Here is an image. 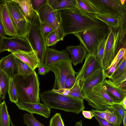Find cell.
<instances>
[{
	"mask_svg": "<svg viewBox=\"0 0 126 126\" xmlns=\"http://www.w3.org/2000/svg\"><path fill=\"white\" fill-rule=\"evenodd\" d=\"M58 11L64 37L89 30H101L107 33L108 31L106 24L94 18L93 14L85 13L77 8Z\"/></svg>",
	"mask_w": 126,
	"mask_h": 126,
	"instance_id": "6da1fadb",
	"label": "cell"
},
{
	"mask_svg": "<svg viewBox=\"0 0 126 126\" xmlns=\"http://www.w3.org/2000/svg\"><path fill=\"white\" fill-rule=\"evenodd\" d=\"M39 95L42 101L50 109L78 114L85 108L83 99L63 96L53 92L51 89L42 92Z\"/></svg>",
	"mask_w": 126,
	"mask_h": 126,
	"instance_id": "7a4b0ae2",
	"label": "cell"
},
{
	"mask_svg": "<svg viewBox=\"0 0 126 126\" xmlns=\"http://www.w3.org/2000/svg\"><path fill=\"white\" fill-rule=\"evenodd\" d=\"M104 58L103 68L105 70L109 67L119 50L126 47V23L119 27L108 29Z\"/></svg>",
	"mask_w": 126,
	"mask_h": 126,
	"instance_id": "3957f363",
	"label": "cell"
},
{
	"mask_svg": "<svg viewBox=\"0 0 126 126\" xmlns=\"http://www.w3.org/2000/svg\"><path fill=\"white\" fill-rule=\"evenodd\" d=\"M18 94L19 100L28 103H40V83L35 70L26 78L17 76L13 79Z\"/></svg>",
	"mask_w": 126,
	"mask_h": 126,
	"instance_id": "277c9868",
	"label": "cell"
},
{
	"mask_svg": "<svg viewBox=\"0 0 126 126\" xmlns=\"http://www.w3.org/2000/svg\"><path fill=\"white\" fill-rule=\"evenodd\" d=\"M36 53L40 64H44L46 48V39L42 32L38 13L30 22L25 38Z\"/></svg>",
	"mask_w": 126,
	"mask_h": 126,
	"instance_id": "5b68a950",
	"label": "cell"
},
{
	"mask_svg": "<svg viewBox=\"0 0 126 126\" xmlns=\"http://www.w3.org/2000/svg\"><path fill=\"white\" fill-rule=\"evenodd\" d=\"M1 1L4 3L7 9L17 36L25 38L30 22L18 4L13 0Z\"/></svg>",
	"mask_w": 126,
	"mask_h": 126,
	"instance_id": "8992f818",
	"label": "cell"
},
{
	"mask_svg": "<svg viewBox=\"0 0 126 126\" xmlns=\"http://www.w3.org/2000/svg\"><path fill=\"white\" fill-rule=\"evenodd\" d=\"M97 10L99 15L120 17L126 15V3L120 0H88Z\"/></svg>",
	"mask_w": 126,
	"mask_h": 126,
	"instance_id": "52a82bcc",
	"label": "cell"
},
{
	"mask_svg": "<svg viewBox=\"0 0 126 126\" xmlns=\"http://www.w3.org/2000/svg\"><path fill=\"white\" fill-rule=\"evenodd\" d=\"M107 32L99 30H92L79 32L73 34L79 41L88 53L95 56L97 55L98 45L106 37Z\"/></svg>",
	"mask_w": 126,
	"mask_h": 126,
	"instance_id": "ba28073f",
	"label": "cell"
},
{
	"mask_svg": "<svg viewBox=\"0 0 126 126\" xmlns=\"http://www.w3.org/2000/svg\"><path fill=\"white\" fill-rule=\"evenodd\" d=\"M40 20L48 24L60 39L63 41L64 37L61 25L58 10L53 9L47 3L37 12Z\"/></svg>",
	"mask_w": 126,
	"mask_h": 126,
	"instance_id": "9c48e42d",
	"label": "cell"
},
{
	"mask_svg": "<svg viewBox=\"0 0 126 126\" xmlns=\"http://www.w3.org/2000/svg\"><path fill=\"white\" fill-rule=\"evenodd\" d=\"M51 71L54 74L55 80L52 89L63 88L65 80L69 75H75L70 58L60 61L49 66Z\"/></svg>",
	"mask_w": 126,
	"mask_h": 126,
	"instance_id": "30bf717a",
	"label": "cell"
},
{
	"mask_svg": "<svg viewBox=\"0 0 126 126\" xmlns=\"http://www.w3.org/2000/svg\"><path fill=\"white\" fill-rule=\"evenodd\" d=\"M102 83L94 87L91 91L84 97L88 105L98 110L103 111L108 109L107 106L114 102L102 89Z\"/></svg>",
	"mask_w": 126,
	"mask_h": 126,
	"instance_id": "8fae6325",
	"label": "cell"
},
{
	"mask_svg": "<svg viewBox=\"0 0 126 126\" xmlns=\"http://www.w3.org/2000/svg\"><path fill=\"white\" fill-rule=\"evenodd\" d=\"M28 40L17 36L1 38L0 46L1 53L5 51L20 50L28 52L33 50Z\"/></svg>",
	"mask_w": 126,
	"mask_h": 126,
	"instance_id": "7c38bea8",
	"label": "cell"
},
{
	"mask_svg": "<svg viewBox=\"0 0 126 126\" xmlns=\"http://www.w3.org/2000/svg\"><path fill=\"white\" fill-rule=\"evenodd\" d=\"M85 58L81 69L75 73L76 80L79 82L80 85L90 75L100 68L103 67L95 55L88 53Z\"/></svg>",
	"mask_w": 126,
	"mask_h": 126,
	"instance_id": "4fadbf2b",
	"label": "cell"
},
{
	"mask_svg": "<svg viewBox=\"0 0 126 126\" xmlns=\"http://www.w3.org/2000/svg\"><path fill=\"white\" fill-rule=\"evenodd\" d=\"M106 78L105 71L103 67L98 69L89 76L80 85L84 98L91 91L94 87L103 83Z\"/></svg>",
	"mask_w": 126,
	"mask_h": 126,
	"instance_id": "5bb4252c",
	"label": "cell"
},
{
	"mask_svg": "<svg viewBox=\"0 0 126 126\" xmlns=\"http://www.w3.org/2000/svg\"><path fill=\"white\" fill-rule=\"evenodd\" d=\"M16 104L18 109L31 114H37L47 118L50 116L51 109L44 103H28L18 100Z\"/></svg>",
	"mask_w": 126,
	"mask_h": 126,
	"instance_id": "9a60e30c",
	"label": "cell"
},
{
	"mask_svg": "<svg viewBox=\"0 0 126 126\" xmlns=\"http://www.w3.org/2000/svg\"><path fill=\"white\" fill-rule=\"evenodd\" d=\"M102 88L114 103L121 102L126 96V90L114 85L110 79H106L102 83Z\"/></svg>",
	"mask_w": 126,
	"mask_h": 126,
	"instance_id": "2e32d148",
	"label": "cell"
},
{
	"mask_svg": "<svg viewBox=\"0 0 126 126\" xmlns=\"http://www.w3.org/2000/svg\"><path fill=\"white\" fill-rule=\"evenodd\" d=\"M0 70L5 73L9 78L17 75L15 57L11 53L0 59Z\"/></svg>",
	"mask_w": 126,
	"mask_h": 126,
	"instance_id": "e0dca14e",
	"label": "cell"
},
{
	"mask_svg": "<svg viewBox=\"0 0 126 126\" xmlns=\"http://www.w3.org/2000/svg\"><path fill=\"white\" fill-rule=\"evenodd\" d=\"M0 3V19L5 34L9 36H17L9 13L4 3Z\"/></svg>",
	"mask_w": 126,
	"mask_h": 126,
	"instance_id": "ac0fdd59",
	"label": "cell"
},
{
	"mask_svg": "<svg viewBox=\"0 0 126 126\" xmlns=\"http://www.w3.org/2000/svg\"><path fill=\"white\" fill-rule=\"evenodd\" d=\"M10 52L16 58L27 64L33 70L38 68L40 64L36 53L33 50L28 52L18 50Z\"/></svg>",
	"mask_w": 126,
	"mask_h": 126,
	"instance_id": "d6986e66",
	"label": "cell"
},
{
	"mask_svg": "<svg viewBox=\"0 0 126 126\" xmlns=\"http://www.w3.org/2000/svg\"><path fill=\"white\" fill-rule=\"evenodd\" d=\"M70 58L69 53L66 49L58 50L47 47L44 64L49 66L60 61Z\"/></svg>",
	"mask_w": 126,
	"mask_h": 126,
	"instance_id": "ffe728a7",
	"label": "cell"
},
{
	"mask_svg": "<svg viewBox=\"0 0 126 126\" xmlns=\"http://www.w3.org/2000/svg\"><path fill=\"white\" fill-rule=\"evenodd\" d=\"M66 50L71 54V63L76 66L79 63H82L87 55V51L81 44L77 46H67Z\"/></svg>",
	"mask_w": 126,
	"mask_h": 126,
	"instance_id": "44dd1931",
	"label": "cell"
},
{
	"mask_svg": "<svg viewBox=\"0 0 126 126\" xmlns=\"http://www.w3.org/2000/svg\"><path fill=\"white\" fill-rule=\"evenodd\" d=\"M94 18L103 22L107 25L108 29L119 27L126 23V15L120 17H115L99 15H93Z\"/></svg>",
	"mask_w": 126,
	"mask_h": 126,
	"instance_id": "7402d4cb",
	"label": "cell"
},
{
	"mask_svg": "<svg viewBox=\"0 0 126 126\" xmlns=\"http://www.w3.org/2000/svg\"><path fill=\"white\" fill-rule=\"evenodd\" d=\"M19 6L26 18L30 22L37 15V12L33 9L31 0H13Z\"/></svg>",
	"mask_w": 126,
	"mask_h": 126,
	"instance_id": "603a6c76",
	"label": "cell"
},
{
	"mask_svg": "<svg viewBox=\"0 0 126 126\" xmlns=\"http://www.w3.org/2000/svg\"><path fill=\"white\" fill-rule=\"evenodd\" d=\"M76 8L85 13L94 15H99L97 10L88 0H76Z\"/></svg>",
	"mask_w": 126,
	"mask_h": 126,
	"instance_id": "cb8c5ba5",
	"label": "cell"
},
{
	"mask_svg": "<svg viewBox=\"0 0 126 126\" xmlns=\"http://www.w3.org/2000/svg\"><path fill=\"white\" fill-rule=\"evenodd\" d=\"M15 59L17 70V76L26 78L34 71L26 63L16 57Z\"/></svg>",
	"mask_w": 126,
	"mask_h": 126,
	"instance_id": "d4e9b609",
	"label": "cell"
},
{
	"mask_svg": "<svg viewBox=\"0 0 126 126\" xmlns=\"http://www.w3.org/2000/svg\"><path fill=\"white\" fill-rule=\"evenodd\" d=\"M51 6L55 10L76 8V0H58Z\"/></svg>",
	"mask_w": 126,
	"mask_h": 126,
	"instance_id": "484cf974",
	"label": "cell"
},
{
	"mask_svg": "<svg viewBox=\"0 0 126 126\" xmlns=\"http://www.w3.org/2000/svg\"><path fill=\"white\" fill-rule=\"evenodd\" d=\"M9 78L4 72L0 70V96L4 99L8 91Z\"/></svg>",
	"mask_w": 126,
	"mask_h": 126,
	"instance_id": "4316f807",
	"label": "cell"
},
{
	"mask_svg": "<svg viewBox=\"0 0 126 126\" xmlns=\"http://www.w3.org/2000/svg\"><path fill=\"white\" fill-rule=\"evenodd\" d=\"M1 104V109L0 112V126H10V117L4 100Z\"/></svg>",
	"mask_w": 126,
	"mask_h": 126,
	"instance_id": "83f0119b",
	"label": "cell"
},
{
	"mask_svg": "<svg viewBox=\"0 0 126 126\" xmlns=\"http://www.w3.org/2000/svg\"><path fill=\"white\" fill-rule=\"evenodd\" d=\"M8 93L10 101L16 104L18 101L17 89L12 78H9Z\"/></svg>",
	"mask_w": 126,
	"mask_h": 126,
	"instance_id": "f1b7e54d",
	"label": "cell"
},
{
	"mask_svg": "<svg viewBox=\"0 0 126 126\" xmlns=\"http://www.w3.org/2000/svg\"><path fill=\"white\" fill-rule=\"evenodd\" d=\"M126 73V54H125L109 79L111 80L115 79Z\"/></svg>",
	"mask_w": 126,
	"mask_h": 126,
	"instance_id": "f546056e",
	"label": "cell"
},
{
	"mask_svg": "<svg viewBox=\"0 0 126 126\" xmlns=\"http://www.w3.org/2000/svg\"><path fill=\"white\" fill-rule=\"evenodd\" d=\"M110 110L111 111L107 115L106 120L114 126H120L122 121L120 116L115 110Z\"/></svg>",
	"mask_w": 126,
	"mask_h": 126,
	"instance_id": "4dcf8cb0",
	"label": "cell"
},
{
	"mask_svg": "<svg viewBox=\"0 0 126 126\" xmlns=\"http://www.w3.org/2000/svg\"><path fill=\"white\" fill-rule=\"evenodd\" d=\"M68 95L79 99H84L81 91L80 86L78 81L76 80L74 85L70 89Z\"/></svg>",
	"mask_w": 126,
	"mask_h": 126,
	"instance_id": "1f68e13d",
	"label": "cell"
},
{
	"mask_svg": "<svg viewBox=\"0 0 126 126\" xmlns=\"http://www.w3.org/2000/svg\"><path fill=\"white\" fill-rule=\"evenodd\" d=\"M23 117L24 123L27 126H45L36 119L32 114L25 113Z\"/></svg>",
	"mask_w": 126,
	"mask_h": 126,
	"instance_id": "d6a6232c",
	"label": "cell"
},
{
	"mask_svg": "<svg viewBox=\"0 0 126 126\" xmlns=\"http://www.w3.org/2000/svg\"><path fill=\"white\" fill-rule=\"evenodd\" d=\"M106 37H104L99 44L96 57L103 67V58L106 43Z\"/></svg>",
	"mask_w": 126,
	"mask_h": 126,
	"instance_id": "836d02e7",
	"label": "cell"
},
{
	"mask_svg": "<svg viewBox=\"0 0 126 126\" xmlns=\"http://www.w3.org/2000/svg\"><path fill=\"white\" fill-rule=\"evenodd\" d=\"M47 46H53L60 40L57 35L53 31L51 32L46 39Z\"/></svg>",
	"mask_w": 126,
	"mask_h": 126,
	"instance_id": "e575fe53",
	"label": "cell"
},
{
	"mask_svg": "<svg viewBox=\"0 0 126 126\" xmlns=\"http://www.w3.org/2000/svg\"><path fill=\"white\" fill-rule=\"evenodd\" d=\"M49 126H64L60 113H57L51 118Z\"/></svg>",
	"mask_w": 126,
	"mask_h": 126,
	"instance_id": "d590c367",
	"label": "cell"
},
{
	"mask_svg": "<svg viewBox=\"0 0 126 126\" xmlns=\"http://www.w3.org/2000/svg\"><path fill=\"white\" fill-rule=\"evenodd\" d=\"M107 108L109 109H113L116 110L119 114L123 120L125 112L126 111L122 106L113 102L111 103L110 105L108 106Z\"/></svg>",
	"mask_w": 126,
	"mask_h": 126,
	"instance_id": "8d00e7d4",
	"label": "cell"
},
{
	"mask_svg": "<svg viewBox=\"0 0 126 126\" xmlns=\"http://www.w3.org/2000/svg\"><path fill=\"white\" fill-rule=\"evenodd\" d=\"M75 75L73 74H71L67 76L65 80L63 88L69 89L73 86L76 80Z\"/></svg>",
	"mask_w": 126,
	"mask_h": 126,
	"instance_id": "74e56055",
	"label": "cell"
},
{
	"mask_svg": "<svg viewBox=\"0 0 126 126\" xmlns=\"http://www.w3.org/2000/svg\"><path fill=\"white\" fill-rule=\"evenodd\" d=\"M41 30L43 35L46 39L47 36L52 31V28L46 23L40 20Z\"/></svg>",
	"mask_w": 126,
	"mask_h": 126,
	"instance_id": "f35d334b",
	"label": "cell"
},
{
	"mask_svg": "<svg viewBox=\"0 0 126 126\" xmlns=\"http://www.w3.org/2000/svg\"><path fill=\"white\" fill-rule=\"evenodd\" d=\"M32 8L38 12L40 9L47 2V0H31Z\"/></svg>",
	"mask_w": 126,
	"mask_h": 126,
	"instance_id": "ab89813d",
	"label": "cell"
},
{
	"mask_svg": "<svg viewBox=\"0 0 126 126\" xmlns=\"http://www.w3.org/2000/svg\"><path fill=\"white\" fill-rule=\"evenodd\" d=\"M126 48H121L119 51L112 62L115 63L118 66L123 56L126 54Z\"/></svg>",
	"mask_w": 126,
	"mask_h": 126,
	"instance_id": "60d3db41",
	"label": "cell"
},
{
	"mask_svg": "<svg viewBox=\"0 0 126 126\" xmlns=\"http://www.w3.org/2000/svg\"><path fill=\"white\" fill-rule=\"evenodd\" d=\"M90 111L92 112L94 115L97 116L105 120L106 119L107 115L111 111V110L109 109L103 111L94 109H92Z\"/></svg>",
	"mask_w": 126,
	"mask_h": 126,
	"instance_id": "b9f144b4",
	"label": "cell"
},
{
	"mask_svg": "<svg viewBox=\"0 0 126 126\" xmlns=\"http://www.w3.org/2000/svg\"><path fill=\"white\" fill-rule=\"evenodd\" d=\"M126 73L115 79L111 80L114 85L120 88L122 83L126 81Z\"/></svg>",
	"mask_w": 126,
	"mask_h": 126,
	"instance_id": "7bdbcfd3",
	"label": "cell"
},
{
	"mask_svg": "<svg viewBox=\"0 0 126 126\" xmlns=\"http://www.w3.org/2000/svg\"><path fill=\"white\" fill-rule=\"evenodd\" d=\"M50 71V66H46L44 64H40L38 67V73L40 75H44Z\"/></svg>",
	"mask_w": 126,
	"mask_h": 126,
	"instance_id": "ee69618b",
	"label": "cell"
},
{
	"mask_svg": "<svg viewBox=\"0 0 126 126\" xmlns=\"http://www.w3.org/2000/svg\"><path fill=\"white\" fill-rule=\"evenodd\" d=\"M117 66L116 63L112 62L108 69L105 71V76L106 78L110 79V78L114 71Z\"/></svg>",
	"mask_w": 126,
	"mask_h": 126,
	"instance_id": "f6af8a7d",
	"label": "cell"
},
{
	"mask_svg": "<svg viewBox=\"0 0 126 126\" xmlns=\"http://www.w3.org/2000/svg\"><path fill=\"white\" fill-rule=\"evenodd\" d=\"M94 115L98 122L100 126H114L107 120L95 115Z\"/></svg>",
	"mask_w": 126,
	"mask_h": 126,
	"instance_id": "bcb514c9",
	"label": "cell"
},
{
	"mask_svg": "<svg viewBox=\"0 0 126 126\" xmlns=\"http://www.w3.org/2000/svg\"><path fill=\"white\" fill-rule=\"evenodd\" d=\"M70 89H67L64 88L60 89L58 90H54L52 89V91L58 94L61 95L67 96L68 95Z\"/></svg>",
	"mask_w": 126,
	"mask_h": 126,
	"instance_id": "7dc6e473",
	"label": "cell"
},
{
	"mask_svg": "<svg viewBox=\"0 0 126 126\" xmlns=\"http://www.w3.org/2000/svg\"><path fill=\"white\" fill-rule=\"evenodd\" d=\"M82 113L84 117L88 119H91L94 116L92 112L90 110H83L82 111Z\"/></svg>",
	"mask_w": 126,
	"mask_h": 126,
	"instance_id": "c3c4849f",
	"label": "cell"
},
{
	"mask_svg": "<svg viewBox=\"0 0 126 126\" xmlns=\"http://www.w3.org/2000/svg\"><path fill=\"white\" fill-rule=\"evenodd\" d=\"M0 37L3 38L6 37L4 29L0 19Z\"/></svg>",
	"mask_w": 126,
	"mask_h": 126,
	"instance_id": "681fc988",
	"label": "cell"
},
{
	"mask_svg": "<svg viewBox=\"0 0 126 126\" xmlns=\"http://www.w3.org/2000/svg\"><path fill=\"white\" fill-rule=\"evenodd\" d=\"M115 103L120 105L122 106L126 110V96L123 99L119 102Z\"/></svg>",
	"mask_w": 126,
	"mask_h": 126,
	"instance_id": "f907efd6",
	"label": "cell"
},
{
	"mask_svg": "<svg viewBox=\"0 0 126 126\" xmlns=\"http://www.w3.org/2000/svg\"><path fill=\"white\" fill-rule=\"evenodd\" d=\"M58 0H47V3L50 6L53 5Z\"/></svg>",
	"mask_w": 126,
	"mask_h": 126,
	"instance_id": "816d5d0a",
	"label": "cell"
},
{
	"mask_svg": "<svg viewBox=\"0 0 126 126\" xmlns=\"http://www.w3.org/2000/svg\"><path fill=\"white\" fill-rule=\"evenodd\" d=\"M122 121H123L124 126H126V111L125 112Z\"/></svg>",
	"mask_w": 126,
	"mask_h": 126,
	"instance_id": "f5cc1de1",
	"label": "cell"
},
{
	"mask_svg": "<svg viewBox=\"0 0 126 126\" xmlns=\"http://www.w3.org/2000/svg\"><path fill=\"white\" fill-rule=\"evenodd\" d=\"M75 126H83L82 120H81L79 122H76Z\"/></svg>",
	"mask_w": 126,
	"mask_h": 126,
	"instance_id": "db71d44e",
	"label": "cell"
},
{
	"mask_svg": "<svg viewBox=\"0 0 126 126\" xmlns=\"http://www.w3.org/2000/svg\"><path fill=\"white\" fill-rule=\"evenodd\" d=\"M10 123L11 124V126H15L13 124L10 118Z\"/></svg>",
	"mask_w": 126,
	"mask_h": 126,
	"instance_id": "11a10c76",
	"label": "cell"
},
{
	"mask_svg": "<svg viewBox=\"0 0 126 126\" xmlns=\"http://www.w3.org/2000/svg\"><path fill=\"white\" fill-rule=\"evenodd\" d=\"M1 103L0 104V112L1 110Z\"/></svg>",
	"mask_w": 126,
	"mask_h": 126,
	"instance_id": "9f6ffc18",
	"label": "cell"
},
{
	"mask_svg": "<svg viewBox=\"0 0 126 126\" xmlns=\"http://www.w3.org/2000/svg\"><path fill=\"white\" fill-rule=\"evenodd\" d=\"M2 98L0 97V104L2 102H1V101L2 100Z\"/></svg>",
	"mask_w": 126,
	"mask_h": 126,
	"instance_id": "6f0895ef",
	"label": "cell"
},
{
	"mask_svg": "<svg viewBox=\"0 0 126 126\" xmlns=\"http://www.w3.org/2000/svg\"><path fill=\"white\" fill-rule=\"evenodd\" d=\"M1 38L0 37V43H1ZM0 53H1V52H0Z\"/></svg>",
	"mask_w": 126,
	"mask_h": 126,
	"instance_id": "680465c9",
	"label": "cell"
},
{
	"mask_svg": "<svg viewBox=\"0 0 126 126\" xmlns=\"http://www.w3.org/2000/svg\"><path fill=\"white\" fill-rule=\"evenodd\" d=\"M1 2V0H0V3Z\"/></svg>",
	"mask_w": 126,
	"mask_h": 126,
	"instance_id": "91938a15",
	"label": "cell"
},
{
	"mask_svg": "<svg viewBox=\"0 0 126 126\" xmlns=\"http://www.w3.org/2000/svg\"></svg>",
	"mask_w": 126,
	"mask_h": 126,
	"instance_id": "94428289",
	"label": "cell"
},
{
	"mask_svg": "<svg viewBox=\"0 0 126 126\" xmlns=\"http://www.w3.org/2000/svg\"></svg>",
	"mask_w": 126,
	"mask_h": 126,
	"instance_id": "6125c7cd",
	"label": "cell"
}]
</instances>
